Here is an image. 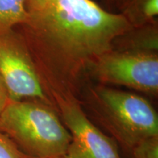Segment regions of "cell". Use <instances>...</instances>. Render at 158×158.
<instances>
[{
    "label": "cell",
    "mask_w": 158,
    "mask_h": 158,
    "mask_svg": "<svg viewBox=\"0 0 158 158\" xmlns=\"http://www.w3.org/2000/svg\"><path fill=\"white\" fill-rule=\"evenodd\" d=\"M78 99L90 116L126 149L158 136L157 111L139 94L106 85L86 84Z\"/></svg>",
    "instance_id": "cell-2"
},
{
    "label": "cell",
    "mask_w": 158,
    "mask_h": 158,
    "mask_svg": "<svg viewBox=\"0 0 158 158\" xmlns=\"http://www.w3.org/2000/svg\"><path fill=\"white\" fill-rule=\"evenodd\" d=\"M101 1L108 8H113V7H114V2H115V0H101Z\"/></svg>",
    "instance_id": "cell-14"
},
{
    "label": "cell",
    "mask_w": 158,
    "mask_h": 158,
    "mask_svg": "<svg viewBox=\"0 0 158 158\" xmlns=\"http://www.w3.org/2000/svg\"><path fill=\"white\" fill-rule=\"evenodd\" d=\"M0 131L29 158H64L71 141L55 108L36 100H10Z\"/></svg>",
    "instance_id": "cell-3"
},
{
    "label": "cell",
    "mask_w": 158,
    "mask_h": 158,
    "mask_svg": "<svg viewBox=\"0 0 158 158\" xmlns=\"http://www.w3.org/2000/svg\"><path fill=\"white\" fill-rule=\"evenodd\" d=\"M112 50L157 53V22L133 27L130 30L115 39Z\"/></svg>",
    "instance_id": "cell-7"
},
{
    "label": "cell",
    "mask_w": 158,
    "mask_h": 158,
    "mask_svg": "<svg viewBox=\"0 0 158 158\" xmlns=\"http://www.w3.org/2000/svg\"><path fill=\"white\" fill-rule=\"evenodd\" d=\"M132 27L123 15L93 0H50L15 29L51 99L53 94L79 98L94 63Z\"/></svg>",
    "instance_id": "cell-1"
},
{
    "label": "cell",
    "mask_w": 158,
    "mask_h": 158,
    "mask_svg": "<svg viewBox=\"0 0 158 158\" xmlns=\"http://www.w3.org/2000/svg\"><path fill=\"white\" fill-rule=\"evenodd\" d=\"M0 158H29L20 150L14 142L0 131Z\"/></svg>",
    "instance_id": "cell-11"
},
{
    "label": "cell",
    "mask_w": 158,
    "mask_h": 158,
    "mask_svg": "<svg viewBox=\"0 0 158 158\" xmlns=\"http://www.w3.org/2000/svg\"><path fill=\"white\" fill-rule=\"evenodd\" d=\"M27 16L25 0H0V35L21 25Z\"/></svg>",
    "instance_id": "cell-9"
},
{
    "label": "cell",
    "mask_w": 158,
    "mask_h": 158,
    "mask_svg": "<svg viewBox=\"0 0 158 158\" xmlns=\"http://www.w3.org/2000/svg\"><path fill=\"white\" fill-rule=\"evenodd\" d=\"M114 7L132 27L157 22L158 0H115Z\"/></svg>",
    "instance_id": "cell-8"
},
{
    "label": "cell",
    "mask_w": 158,
    "mask_h": 158,
    "mask_svg": "<svg viewBox=\"0 0 158 158\" xmlns=\"http://www.w3.org/2000/svg\"><path fill=\"white\" fill-rule=\"evenodd\" d=\"M90 78L100 84L123 86L157 96L158 54L111 50L97 59L89 73Z\"/></svg>",
    "instance_id": "cell-4"
},
{
    "label": "cell",
    "mask_w": 158,
    "mask_h": 158,
    "mask_svg": "<svg viewBox=\"0 0 158 158\" xmlns=\"http://www.w3.org/2000/svg\"><path fill=\"white\" fill-rule=\"evenodd\" d=\"M131 151L133 158H158V136L143 140Z\"/></svg>",
    "instance_id": "cell-10"
},
{
    "label": "cell",
    "mask_w": 158,
    "mask_h": 158,
    "mask_svg": "<svg viewBox=\"0 0 158 158\" xmlns=\"http://www.w3.org/2000/svg\"><path fill=\"white\" fill-rule=\"evenodd\" d=\"M51 99L71 135L64 158H122L116 142L91 121L78 98L53 94Z\"/></svg>",
    "instance_id": "cell-6"
},
{
    "label": "cell",
    "mask_w": 158,
    "mask_h": 158,
    "mask_svg": "<svg viewBox=\"0 0 158 158\" xmlns=\"http://www.w3.org/2000/svg\"><path fill=\"white\" fill-rule=\"evenodd\" d=\"M26 7L28 13L38 11L45 6L50 0H25Z\"/></svg>",
    "instance_id": "cell-12"
},
{
    "label": "cell",
    "mask_w": 158,
    "mask_h": 158,
    "mask_svg": "<svg viewBox=\"0 0 158 158\" xmlns=\"http://www.w3.org/2000/svg\"><path fill=\"white\" fill-rule=\"evenodd\" d=\"M10 101V98L7 92V89H6L5 84L0 78V114L5 109L8 102Z\"/></svg>",
    "instance_id": "cell-13"
},
{
    "label": "cell",
    "mask_w": 158,
    "mask_h": 158,
    "mask_svg": "<svg viewBox=\"0 0 158 158\" xmlns=\"http://www.w3.org/2000/svg\"><path fill=\"white\" fill-rule=\"evenodd\" d=\"M0 78L10 100H36L55 108L43 87L23 37L15 29L0 35Z\"/></svg>",
    "instance_id": "cell-5"
}]
</instances>
